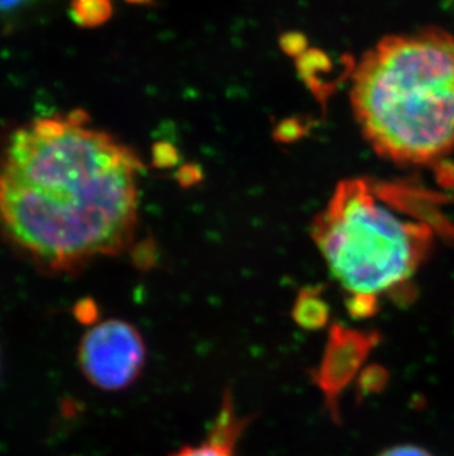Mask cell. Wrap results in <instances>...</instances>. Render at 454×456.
<instances>
[{
    "label": "cell",
    "mask_w": 454,
    "mask_h": 456,
    "mask_svg": "<svg viewBox=\"0 0 454 456\" xmlns=\"http://www.w3.org/2000/svg\"><path fill=\"white\" fill-rule=\"evenodd\" d=\"M141 168L80 111L30 121L0 157V233L53 272L121 253L136 232Z\"/></svg>",
    "instance_id": "6da1fadb"
},
{
    "label": "cell",
    "mask_w": 454,
    "mask_h": 456,
    "mask_svg": "<svg viewBox=\"0 0 454 456\" xmlns=\"http://www.w3.org/2000/svg\"><path fill=\"white\" fill-rule=\"evenodd\" d=\"M353 112L370 147L397 164H429L454 150V35L386 36L353 74Z\"/></svg>",
    "instance_id": "7a4b0ae2"
},
{
    "label": "cell",
    "mask_w": 454,
    "mask_h": 456,
    "mask_svg": "<svg viewBox=\"0 0 454 456\" xmlns=\"http://www.w3.org/2000/svg\"><path fill=\"white\" fill-rule=\"evenodd\" d=\"M326 266L344 293L348 310L366 318L382 298L404 296L428 257L431 229L401 215L366 179H347L312 226Z\"/></svg>",
    "instance_id": "3957f363"
},
{
    "label": "cell",
    "mask_w": 454,
    "mask_h": 456,
    "mask_svg": "<svg viewBox=\"0 0 454 456\" xmlns=\"http://www.w3.org/2000/svg\"><path fill=\"white\" fill-rule=\"evenodd\" d=\"M145 357L141 334L120 319L94 325L78 349V362L86 379L102 390L129 387L141 374Z\"/></svg>",
    "instance_id": "277c9868"
},
{
    "label": "cell",
    "mask_w": 454,
    "mask_h": 456,
    "mask_svg": "<svg viewBox=\"0 0 454 456\" xmlns=\"http://www.w3.org/2000/svg\"><path fill=\"white\" fill-rule=\"evenodd\" d=\"M239 431L240 422L236 419L235 413L227 403L210 439L201 444L182 448L173 456H236L235 442Z\"/></svg>",
    "instance_id": "5b68a950"
},
{
    "label": "cell",
    "mask_w": 454,
    "mask_h": 456,
    "mask_svg": "<svg viewBox=\"0 0 454 456\" xmlns=\"http://www.w3.org/2000/svg\"><path fill=\"white\" fill-rule=\"evenodd\" d=\"M111 13V2L109 0H74V20L86 24L102 22Z\"/></svg>",
    "instance_id": "8992f818"
},
{
    "label": "cell",
    "mask_w": 454,
    "mask_h": 456,
    "mask_svg": "<svg viewBox=\"0 0 454 456\" xmlns=\"http://www.w3.org/2000/svg\"><path fill=\"white\" fill-rule=\"evenodd\" d=\"M42 0H0V15L21 12L24 9L31 8Z\"/></svg>",
    "instance_id": "52a82bcc"
},
{
    "label": "cell",
    "mask_w": 454,
    "mask_h": 456,
    "mask_svg": "<svg viewBox=\"0 0 454 456\" xmlns=\"http://www.w3.org/2000/svg\"><path fill=\"white\" fill-rule=\"evenodd\" d=\"M379 456H433L426 449L419 446H411V444H403V446H395V448L386 449Z\"/></svg>",
    "instance_id": "ba28073f"
},
{
    "label": "cell",
    "mask_w": 454,
    "mask_h": 456,
    "mask_svg": "<svg viewBox=\"0 0 454 456\" xmlns=\"http://www.w3.org/2000/svg\"><path fill=\"white\" fill-rule=\"evenodd\" d=\"M130 2H134V4H143V2H148V0H130Z\"/></svg>",
    "instance_id": "9c48e42d"
}]
</instances>
